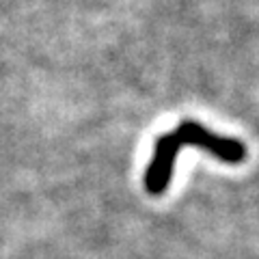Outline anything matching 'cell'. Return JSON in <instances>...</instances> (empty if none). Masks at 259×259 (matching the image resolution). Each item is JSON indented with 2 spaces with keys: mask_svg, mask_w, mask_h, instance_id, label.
<instances>
[{
  "mask_svg": "<svg viewBox=\"0 0 259 259\" xmlns=\"http://www.w3.org/2000/svg\"><path fill=\"white\" fill-rule=\"evenodd\" d=\"M177 145H194V147H201V149H207L209 153H214L216 158H221L225 162H242L246 156V149L244 145H240L238 141H231V139H223V136H216L212 134L209 130L201 127L199 123L194 121H184L173 132Z\"/></svg>",
  "mask_w": 259,
  "mask_h": 259,
  "instance_id": "6da1fadb",
  "label": "cell"
}]
</instances>
